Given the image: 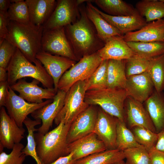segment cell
<instances>
[{"mask_svg":"<svg viewBox=\"0 0 164 164\" xmlns=\"http://www.w3.org/2000/svg\"><path fill=\"white\" fill-rule=\"evenodd\" d=\"M81 5L79 6L80 18L74 23L64 27L67 37L79 60L84 56L97 52L105 44L87 17L85 6Z\"/></svg>","mask_w":164,"mask_h":164,"instance_id":"obj_1","label":"cell"},{"mask_svg":"<svg viewBox=\"0 0 164 164\" xmlns=\"http://www.w3.org/2000/svg\"><path fill=\"white\" fill-rule=\"evenodd\" d=\"M8 29L5 39L18 49L31 63L36 65L41 63L36 55L42 50L43 26L35 25L30 21L23 23L10 21Z\"/></svg>","mask_w":164,"mask_h":164,"instance_id":"obj_2","label":"cell"},{"mask_svg":"<svg viewBox=\"0 0 164 164\" xmlns=\"http://www.w3.org/2000/svg\"><path fill=\"white\" fill-rule=\"evenodd\" d=\"M70 125L61 121L44 135L35 133L36 152L42 164H50L68 155L67 136Z\"/></svg>","mask_w":164,"mask_h":164,"instance_id":"obj_3","label":"cell"},{"mask_svg":"<svg viewBox=\"0 0 164 164\" xmlns=\"http://www.w3.org/2000/svg\"><path fill=\"white\" fill-rule=\"evenodd\" d=\"M8 83L9 86L23 78L31 77L38 80L45 88H54V82L42 63L33 64L16 48L7 67Z\"/></svg>","mask_w":164,"mask_h":164,"instance_id":"obj_4","label":"cell"},{"mask_svg":"<svg viewBox=\"0 0 164 164\" xmlns=\"http://www.w3.org/2000/svg\"><path fill=\"white\" fill-rule=\"evenodd\" d=\"M128 96L125 89L105 88L86 91L84 101L89 105H97L108 114L125 121V101Z\"/></svg>","mask_w":164,"mask_h":164,"instance_id":"obj_5","label":"cell"},{"mask_svg":"<svg viewBox=\"0 0 164 164\" xmlns=\"http://www.w3.org/2000/svg\"><path fill=\"white\" fill-rule=\"evenodd\" d=\"M86 91L85 80L79 81L72 86L66 92L63 106L55 119L56 125H58L61 121L71 124L89 106L84 101Z\"/></svg>","mask_w":164,"mask_h":164,"instance_id":"obj_6","label":"cell"},{"mask_svg":"<svg viewBox=\"0 0 164 164\" xmlns=\"http://www.w3.org/2000/svg\"><path fill=\"white\" fill-rule=\"evenodd\" d=\"M102 60L97 52L83 56L63 74L58 84V90L66 93L76 82L86 80Z\"/></svg>","mask_w":164,"mask_h":164,"instance_id":"obj_7","label":"cell"},{"mask_svg":"<svg viewBox=\"0 0 164 164\" xmlns=\"http://www.w3.org/2000/svg\"><path fill=\"white\" fill-rule=\"evenodd\" d=\"M51 16L43 26V30L57 29L76 22L80 18V6L85 0H57Z\"/></svg>","mask_w":164,"mask_h":164,"instance_id":"obj_8","label":"cell"},{"mask_svg":"<svg viewBox=\"0 0 164 164\" xmlns=\"http://www.w3.org/2000/svg\"><path fill=\"white\" fill-rule=\"evenodd\" d=\"M42 50L51 54L79 61L66 36L64 27L43 30Z\"/></svg>","mask_w":164,"mask_h":164,"instance_id":"obj_9","label":"cell"},{"mask_svg":"<svg viewBox=\"0 0 164 164\" xmlns=\"http://www.w3.org/2000/svg\"><path fill=\"white\" fill-rule=\"evenodd\" d=\"M53 100H47L41 103H29L17 95L9 85L5 107L10 117L19 127L23 128L24 121L29 114L52 102Z\"/></svg>","mask_w":164,"mask_h":164,"instance_id":"obj_10","label":"cell"},{"mask_svg":"<svg viewBox=\"0 0 164 164\" xmlns=\"http://www.w3.org/2000/svg\"><path fill=\"white\" fill-rule=\"evenodd\" d=\"M39 82L35 79L29 82L21 79L10 86L19 93L20 97L30 103H41L43 102V99H53L57 93L54 88H43L38 86Z\"/></svg>","mask_w":164,"mask_h":164,"instance_id":"obj_11","label":"cell"},{"mask_svg":"<svg viewBox=\"0 0 164 164\" xmlns=\"http://www.w3.org/2000/svg\"><path fill=\"white\" fill-rule=\"evenodd\" d=\"M98 111L90 105L81 113L70 124L67 136L69 144L93 132L97 116Z\"/></svg>","mask_w":164,"mask_h":164,"instance_id":"obj_12","label":"cell"},{"mask_svg":"<svg viewBox=\"0 0 164 164\" xmlns=\"http://www.w3.org/2000/svg\"><path fill=\"white\" fill-rule=\"evenodd\" d=\"M25 131L7 113L5 107L0 108V149H12L24 138Z\"/></svg>","mask_w":164,"mask_h":164,"instance_id":"obj_13","label":"cell"},{"mask_svg":"<svg viewBox=\"0 0 164 164\" xmlns=\"http://www.w3.org/2000/svg\"><path fill=\"white\" fill-rule=\"evenodd\" d=\"M36 58L43 65L47 73L53 79L54 87L57 92L60 79L67 70L76 63V61L42 50L37 54Z\"/></svg>","mask_w":164,"mask_h":164,"instance_id":"obj_14","label":"cell"},{"mask_svg":"<svg viewBox=\"0 0 164 164\" xmlns=\"http://www.w3.org/2000/svg\"><path fill=\"white\" fill-rule=\"evenodd\" d=\"M117 121V118L102 109L98 111L93 132L104 142L107 149H116Z\"/></svg>","mask_w":164,"mask_h":164,"instance_id":"obj_15","label":"cell"},{"mask_svg":"<svg viewBox=\"0 0 164 164\" xmlns=\"http://www.w3.org/2000/svg\"><path fill=\"white\" fill-rule=\"evenodd\" d=\"M65 92L58 90L52 102L35 111L31 114L35 119L41 120V126L37 132L44 135L49 132L56 117L62 108L66 95Z\"/></svg>","mask_w":164,"mask_h":164,"instance_id":"obj_16","label":"cell"},{"mask_svg":"<svg viewBox=\"0 0 164 164\" xmlns=\"http://www.w3.org/2000/svg\"><path fill=\"white\" fill-rule=\"evenodd\" d=\"M107 149L104 142L93 132L68 144L67 152L68 155L73 153L76 161Z\"/></svg>","mask_w":164,"mask_h":164,"instance_id":"obj_17","label":"cell"},{"mask_svg":"<svg viewBox=\"0 0 164 164\" xmlns=\"http://www.w3.org/2000/svg\"><path fill=\"white\" fill-rule=\"evenodd\" d=\"M154 87L147 71L127 77L125 89L128 96L142 103L152 94Z\"/></svg>","mask_w":164,"mask_h":164,"instance_id":"obj_18","label":"cell"},{"mask_svg":"<svg viewBox=\"0 0 164 164\" xmlns=\"http://www.w3.org/2000/svg\"><path fill=\"white\" fill-rule=\"evenodd\" d=\"M123 38L126 42H164V20L161 19L147 23L140 29L125 34Z\"/></svg>","mask_w":164,"mask_h":164,"instance_id":"obj_19","label":"cell"},{"mask_svg":"<svg viewBox=\"0 0 164 164\" xmlns=\"http://www.w3.org/2000/svg\"><path fill=\"white\" fill-rule=\"evenodd\" d=\"M126 114L128 124L132 128L142 127L157 133L152 121L142 103L128 96L126 99Z\"/></svg>","mask_w":164,"mask_h":164,"instance_id":"obj_20","label":"cell"},{"mask_svg":"<svg viewBox=\"0 0 164 164\" xmlns=\"http://www.w3.org/2000/svg\"><path fill=\"white\" fill-rule=\"evenodd\" d=\"M123 36L111 39L97 52L103 60H125L137 55L124 40Z\"/></svg>","mask_w":164,"mask_h":164,"instance_id":"obj_21","label":"cell"},{"mask_svg":"<svg viewBox=\"0 0 164 164\" xmlns=\"http://www.w3.org/2000/svg\"><path fill=\"white\" fill-rule=\"evenodd\" d=\"M92 0L86 2L85 11L88 19L94 25L100 38L105 43L113 37L123 36L115 27L106 20L96 10L91 3Z\"/></svg>","mask_w":164,"mask_h":164,"instance_id":"obj_22","label":"cell"},{"mask_svg":"<svg viewBox=\"0 0 164 164\" xmlns=\"http://www.w3.org/2000/svg\"><path fill=\"white\" fill-rule=\"evenodd\" d=\"M95 9L106 20L123 35L140 29L147 23L145 19L139 13L132 15L113 16L106 14L95 7Z\"/></svg>","mask_w":164,"mask_h":164,"instance_id":"obj_23","label":"cell"},{"mask_svg":"<svg viewBox=\"0 0 164 164\" xmlns=\"http://www.w3.org/2000/svg\"><path fill=\"white\" fill-rule=\"evenodd\" d=\"M29 20L32 24L43 26L49 19L57 4L55 0H26Z\"/></svg>","mask_w":164,"mask_h":164,"instance_id":"obj_24","label":"cell"},{"mask_svg":"<svg viewBox=\"0 0 164 164\" xmlns=\"http://www.w3.org/2000/svg\"><path fill=\"white\" fill-rule=\"evenodd\" d=\"M155 90L145 102L146 109L157 133L164 128V96Z\"/></svg>","mask_w":164,"mask_h":164,"instance_id":"obj_25","label":"cell"},{"mask_svg":"<svg viewBox=\"0 0 164 164\" xmlns=\"http://www.w3.org/2000/svg\"><path fill=\"white\" fill-rule=\"evenodd\" d=\"M92 2L106 14L113 16H129L138 13L132 5L122 0H95Z\"/></svg>","mask_w":164,"mask_h":164,"instance_id":"obj_26","label":"cell"},{"mask_svg":"<svg viewBox=\"0 0 164 164\" xmlns=\"http://www.w3.org/2000/svg\"><path fill=\"white\" fill-rule=\"evenodd\" d=\"M125 159L124 151L107 149L77 160L73 164H115Z\"/></svg>","mask_w":164,"mask_h":164,"instance_id":"obj_27","label":"cell"},{"mask_svg":"<svg viewBox=\"0 0 164 164\" xmlns=\"http://www.w3.org/2000/svg\"><path fill=\"white\" fill-rule=\"evenodd\" d=\"M126 80L125 60H108L107 87L125 89Z\"/></svg>","mask_w":164,"mask_h":164,"instance_id":"obj_28","label":"cell"},{"mask_svg":"<svg viewBox=\"0 0 164 164\" xmlns=\"http://www.w3.org/2000/svg\"><path fill=\"white\" fill-rule=\"evenodd\" d=\"M135 8L147 23L164 17V3L160 0H142L138 2Z\"/></svg>","mask_w":164,"mask_h":164,"instance_id":"obj_29","label":"cell"},{"mask_svg":"<svg viewBox=\"0 0 164 164\" xmlns=\"http://www.w3.org/2000/svg\"><path fill=\"white\" fill-rule=\"evenodd\" d=\"M128 45L138 56L151 59L164 54V42H130Z\"/></svg>","mask_w":164,"mask_h":164,"instance_id":"obj_30","label":"cell"},{"mask_svg":"<svg viewBox=\"0 0 164 164\" xmlns=\"http://www.w3.org/2000/svg\"><path fill=\"white\" fill-rule=\"evenodd\" d=\"M147 71L155 90L162 92L164 90V54L152 58Z\"/></svg>","mask_w":164,"mask_h":164,"instance_id":"obj_31","label":"cell"},{"mask_svg":"<svg viewBox=\"0 0 164 164\" xmlns=\"http://www.w3.org/2000/svg\"><path fill=\"white\" fill-rule=\"evenodd\" d=\"M116 149L121 151L132 147L142 146L137 141L132 131L126 126L125 121L117 118Z\"/></svg>","mask_w":164,"mask_h":164,"instance_id":"obj_32","label":"cell"},{"mask_svg":"<svg viewBox=\"0 0 164 164\" xmlns=\"http://www.w3.org/2000/svg\"><path fill=\"white\" fill-rule=\"evenodd\" d=\"M41 122V121L40 119L32 120L27 117L23 123L27 130L28 135L27 136V144L22 149V152L26 156L32 157L35 160L37 164H42L36 152V144L34 132L37 131V128H35L36 126L40 124Z\"/></svg>","mask_w":164,"mask_h":164,"instance_id":"obj_33","label":"cell"},{"mask_svg":"<svg viewBox=\"0 0 164 164\" xmlns=\"http://www.w3.org/2000/svg\"><path fill=\"white\" fill-rule=\"evenodd\" d=\"M108 60H103L90 77L85 80L86 91L105 88L107 86Z\"/></svg>","mask_w":164,"mask_h":164,"instance_id":"obj_34","label":"cell"},{"mask_svg":"<svg viewBox=\"0 0 164 164\" xmlns=\"http://www.w3.org/2000/svg\"><path fill=\"white\" fill-rule=\"evenodd\" d=\"M131 128L137 142L149 152L155 148L158 139V133L141 126H135Z\"/></svg>","mask_w":164,"mask_h":164,"instance_id":"obj_35","label":"cell"},{"mask_svg":"<svg viewBox=\"0 0 164 164\" xmlns=\"http://www.w3.org/2000/svg\"><path fill=\"white\" fill-rule=\"evenodd\" d=\"M7 13L10 21L23 23L30 21L28 8L25 1L19 0L11 3Z\"/></svg>","mask_w":164,"mask_h":164,"instance_id":"obj_36","label":"cell"},{"mask_svg":"<svg viewBox=\"0 0 164 164\" xmlns=\"http://www.w3.org/2000/svg\"><path fill=\"white\" fill-rule=\"evenodd\" d=\"M151 59L142 57L136 55L125 60L126 77L140 74L147 71Z\"/></svg>","mask_w":164,"mask_h":164,"instance_id":"obj_37","label":"cell"},{"mask_svg":"<svg viewBox=\"0 0 164 164\" xmlns=\"http://www.w3.org/2000/svg\"><path fill=\"white\" fill-rule=\"evenodd\" d=\"M124 151L125 164H150L149 152L143 146L127 149Z\"/></svg>","mask_w":164,"mask_h":164,"instance_id":"obj_38","label":"cell"},{"mask_svg":"<svg viewBox=\"0 0 164 164\" xmlns=\"http://www.w3.org/2000/svg\"><path fill=\"white\" fill-rule=\"evenodd\" d=\"M24 145L19 143L15 144L9 154L0 152V164H23L26 156L22 152Z\"/></svg>","mask_w":164,"mask_h":164,"instance_id":"obj_39","label":"cell"},{"mask_svg":"<svg viewBox=\"0 0 164 164\" xmlns=\"http://www.w3.org/2000/svg\"><path fill=\"white\" fill-rule=\"evenodd\" d=\"M16 48L5 39L0 42V67L7 70Z\"/></svg>","mask_w":164,"mask_h":164,"instance_id":"obj_40","label":"cell"},{"mask_svg":"<svg viewBox=\"0 0 164 164\" xmlns=\"http://www.w3.org/2000/svg\"><path fill=\"white\" fill-rule=\"evenodd\" d=\"M10 21L7 12L0 11V42L5 39L8 34V27Z\"/></svg>","mask_w":164,"mask_h":164,"instance_id":"obj_41","label":"cell"},{"mask_svg":"<svg viewBox=\"0 0 164 164\" xmlns=\"http://www.w3.org/2000/svg\"><path fill=\"white\" fill-rule=\"evenodd\" d=\"M150 164H164V153L154 148L149 152Z\"/></svg>","mask_w":164,"mask_h":164,"instance_id":"obj_42","label":"cell"},{"mask_svg":"<svg viewBox=\"0 0 164 164\" xmlns=\"http://www.w3.org/2000/svg\"><path fill=\"white\" fill-rule=\"evenodd\" d=\"M9 85L8 81L0 82V107H5Z\"/></svg>","mask_w":164,"mask_h":164,"instance_id":"obj_43","label":"cell"},{"mask_svg":"<svg viewBox=\"0 0 164 164\" xmlns=\"http://www.w3.org/2000/svg\"><path fill=\"white\" fill-rule=\"evenodd\" d=\"M73 153L60 157L57 160L49 164H73L75 161L73 158Z\"/></svg>","mask_w":164,"mask_h":164,"instance_id":"obj_44","label":"cell"},{"mask_svg":"<svg viewBox=\"0 0 164 164\" xmlns=\"http://www.w3.org/2000/svg\"><path fill=\"white\" fill-rule=\"evenodd\" d=\"M157 140L154 149L164 153V128L158 133Z\"/></svg>","mask_w":164,"mask_h":164,"instance_id":"obj_45","label":"cell"},{"mask_svg":"<svg viewBox=\"0 0 164 164\" xmlns=\"http://www.w3.org/2000/svg\"><path fill=\"white\" fill-rule=\"evenodd\" d=\"M11 3L10 0H0V11L7 12Z\"/></svg>","mask_w":164,"mask_h":164,"instance_id":"obj_46","label":"cell"},{"mask_svg":"<svg viewBox=\"0 0 164 164\" xmlns=\"http://www.w3.org/2000/svg\"><path fill=\"white\" fill-rule=\"evenodd\" d=\"M8 73L7 70L0 67V82L7 81Z\"/></svg>","mask_w":164,"mask_h":164,"instance_id":"obj_47","label":"cell"},{"mask_svg":"<svg viewBox=\"0 0 164 164\" xmlns=\"http://www.w3.org/2000/svg\"><path fill=\"white\" fill-rule=\"evenodd\" d=\"M115 164H125V162L124 161V160H123L122 161H121L120 162H118Z\"/></svg>","mask_w":164,"mask_h":164,"instance_id":"obj_48","label":"cell"},{"mask_svg":"<svg viewBox=\"0 0 164 164\" xmlns=\"http://www.w3.org/2000/svg\"><path fill=\"white\" fill-rule=\"evenodd\" d=\"M160 1L164 3V0H160Z\"/></svg>","mask_w":164,"mask_h":164,"instance_id":"obj_49","label":"cell"},{"mask_svg":"<svg viewBox=\"0 0 164 164\" xmlns=\"http://www.w3.org/2000/svg\"><path fill=\"white\" fill-rule=\"evenodd\" d=\"M163 19V20H164V19Z\"/></svg>","mask_w":164,"mask_h":164,"instance_id":"obj_50","label":"cell"}]
</instances>
